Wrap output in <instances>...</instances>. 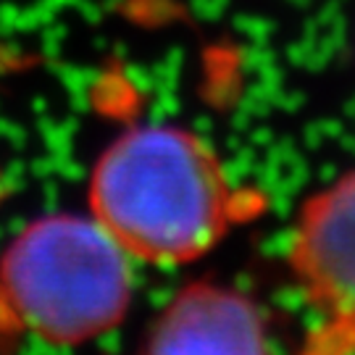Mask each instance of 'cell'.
<instances>
[{
	"mask_svg": "<svg viewBox=\"0 0 355 355\" xmlns=\"http://www.w3.org/2000/svg\"><path fill=\"white\" fill-rule=\"evenodd\" d=\"M142 355H277V347L250 295L218 282H192L153 324Z\"/></svg>",
	"mask_w": 355,
	"mask_h": 355,
	"instance_id": "obj_4",
	"label": "cell"
},
{
	"mask_svg": "<svg viewBox=\"0 0 355 355\" xmlns=\"http://www.w3.org/2000/svg\"><path fill=\"white\" fill-rule=\"evenodd\" d=\"M129 258L92 216L32 221L0 255V329L53 345L116 329L132 303Z\"/></svg>",
	"mask_w": 355,
	"mask_h": 355,
	"instance_id": "obj_2",
	"label": "cell"
},
{
	"mask_svg": "<svg viewBox=\"0 0 355 355\" xmlns=\"http://www.w3.org/2000/svg\"><path fill=\"white\" fill-rule=\"evenodd\" d=\"M89 214L132 258L187 263L214 250L253 211L221 158L182 127H132L98 158Z\"/></svg>",
	"mask_w": 355,
	"mask_h": 355,
	"instance_id": "obj_1",
	"label": "cell"
},
{
	"mask_svg": "<svg viewBox=\"0 0 355 355\" xmlns=\"http://www.w3.org/2000/svg\"><path fill=\"white\" fill-rule=\"evenodd\" d=\"M287 268L311 316L297 355H355V168L300 203Z\"/></svg>",
	"mask_w": 355,
	"mask_h": 355,
	"instance_id": "obj_3",
	"label": "cell"
}]
</instances>
